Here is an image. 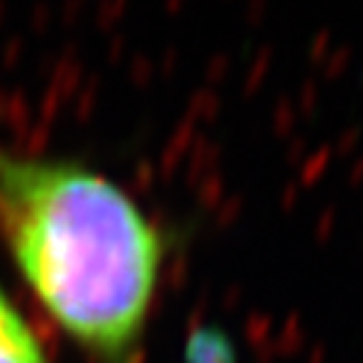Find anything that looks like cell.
Listing matches in <instances>:
<instances>
[{
	"instance_id": "7a4b0ae2",
	"label": "cell",
	"mask_w": 363,
	"mask_h": 363,
	"mask_svg": "<svg viewBox=\"0 0 363 363\" xmlns=\"http://www.w3.org/2000/svg\"><path fill=\"white\" fill-rule=\"evenodd\" d=\"M0 363H53L30 320L0 288Z\"/></svg>"
},
{
	"instance_id": "6da1fadb",
	"label": "cell",
	"mask_w": 363,
	"mask_h": 363,
	"mask_svg": "<svg viewBox=\"0 0 363 363\" xmlns=\"http://www.w3.org/2000/svg\"><path fill=\"white\" fill-rule=\"evenodd\" d=\"M0 242L89 363H142L169 242L119 182L0 142Z\"/></svg>"
}]
</instances>
